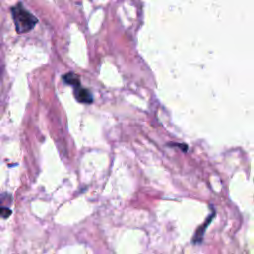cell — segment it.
<instances>
[{
  "label": "cell",
  "instance_id": "1",
  "mask_svg": "<svg viewBox=\"0 0 254 254\" xmlns=\"http://www.w3.org/2000/svg\"><path fill=\"white\" fill-rule=\"evenodd\" d=\"M12 17L19 34H24L31 31L38 23V19L27 11L20 3L12 8Z\"/></svg>",
  "mask_w": 254,
  "mask_h": 254
},
{
  "label": "cell",
  "instance_id": "2",
  "mask_svg": "<svg viewBox=\"0 0 254 254\" xmlns=\"http://www.w3.org/2000/svg\"><path fill=\"white\" fill-rule=\"evenodd\" d=\"M74 97L81 103H91L93 101L92 94L89 90L81 87L80 85L74 87Z\"/></svg>",
  "mask_w": 254,
  "mask_h": 254
},
{
  "label": "cell",
  "instance_id": "3",
  "mask_svg": "<svg viewBox=\"0 0 254 254\" xmlns=\"http://www.w3.org/2000/svg\"><path fill=\"white\" fill-rule=\"evenodd\" d=\"M63 79L64 80V82L68 85H72L74 87L76 86H79L80 85V80L78 78V76L76 74H74L73 72H68V73H65L64 76H63Z\"/></svg>",
  "mask_w": 254,
  "mask_h": 254
},
{
  "label": "cell",
  "instance_id": "4",
  "mask_svg": "<svg viewBox=\"0 0 254 254\" xmlns=\"http://www.w3.org/2000/svg\"><path fill=\"white\" fill-rule=\"evenodd\" d=\"M213 215H211L210 216V218L207 220V223H204V225H203V228L205 227V226H207V224L209 223V220L211 219V217H212ZM203 232H204V230H201V229H197V231H196V234H195V236H194V241H199L200 239H201V237H202V235H203Z\"/></svg>",
  "mask_w": 254,
  "mask_h": 254
},
{
  "label": "cell",
  "instance_id": "5",
  "mask_svg": "<svg viewBox=\"0 0 254 254\" xmlns=\"http://www.w3.org/2000/svg\"><path fill=\"white\" fill-rule=\"evenodd\" d=\"M0 214H1V216L7 217V216H9L11 214V210H9L7 208H4V209L0 208Z\"/></svg>",
  "mask_w": 254,
  "mask_h": 254
}]
</instances>
